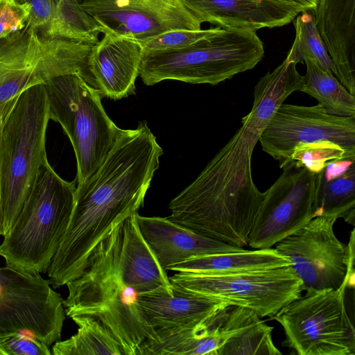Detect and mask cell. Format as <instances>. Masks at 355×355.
<instances>
[{
    "label": "cell",
    "instance_id": "obj_14",
    "mask_svg": "<svg viewBox=\"0 0 355 355\" xmlns=\"http://www.w3.org/2000/svg\"><path fill=\"white\" fill-rule=\"evenodd\" d=\"M102 33L144 42L175 30H201L182 0H80Z\"/></svg>",
    "mask_w": 355,
    "mask_h": 355
},
{
    "label": "cell",
    "instance_id": "obj_26",
    "mask_svg": "<svg viewBox=\"0 0 355 355\" xmlns=\"http://www.w3.org/2000/svg\"><path fill=\"white\" fill-rule=\"evenodd\" d=\"M304 62L306 70L300 91L315 98L329 114L355 117V96L331 72L323 70L311 59Z\"/></svg>",
    "mask_w": 355,
    "mask_h": 355
},
{
    "label": "cell",
    "instance_id": "obj_2",
    "mask_svg": "<svg viewBox=\"0 0 355 355\" xmlns=\"http://www.w3.org/2000/svg\"><path fill=\"white\" fill-rule=\"evenodd\" d=\"M122 223L94 249L81 274L66 284L63 305L71 318L84 315L98 319L114 336L123 355H144L156 336L141 307L140 294L122 275Z\"/></svg>",
    "mask_w": 355,
    "mask_h": 355
},
{
    "label": "cell",
    "instance_id": "obj_37",
    "mask_svg": "<svg viewBox=\"0 0 355 355\" xmlns=\"http://www.w3.org/2000/svg\"><path fill=\"white\" fill-rule=\"evenodd\" d=\"M2 1V0H0V3Z\"/></svg>",
    "mask_w": 355,
    "mask_h": 355
},
{
    "label": "cell",
    "instance_id": "obj_18",
    "mask_svg": "<svg viewBox=\"0 0 355 355\" xmlns=\"http://www.w3.org/2000/svg\"><path fill=\"white\" fill-rule=\"evenodd\" d=\"M355 0H318L315 26L336 70V77L355 96Z\"/></svg>",
    "mask_w": 355,
    "mask_h": 355
},
{
    "label": "cell",
    "instance_id": "obj_22",
    "mask_svg": "<svg viewBox=\"0 0 355 355\" xmlns=\"http://www.w3.org/2000/svg\"><path fill=\"white\" fill-rule=\"evenodd\" d=\"M222 329L225 342L218 355L282 354L272 340L273 327L251 309L230 305Z\"/></svg>",
    "mask_w": 355,
    "mask_h": 355
},
{
    "label": "cell",
    "instance_id": "obj_19",
    "mask_svg": "<svg viewBox=\"0 0 355 355\" xmlns=\"http://www.w3.org/2000/svg\"><path fill=\"white\" fill-rule=\"evenodd\" d=\"M139 303L155 334L160 330L198 325L222 307L230 305L175 287H173V295L166 293L141 294Z\"/></svg>",
    "mask_w": 355,
    "mask_h": 355
},
{
    "label": "cell",
    "instance_id": "obj_31",
    "mask_svg": "<svg viewBox=\"0 0 355 355\" xmlns=\"http://www.w3.org/2000/svg\"><path fill=\"white\" fill-rule=\"evenodd\" d=\"M49 346L21 332L0 333V355H51Z\"/></svg>",
    "mask_w": 355,
    "mask_h": 355
},
{
    "label": "cell",
    "instance_id": "obj_29",
    "mask_svg": "<svg viewBox=\"0 0 355 355\" xmlns=\"http://www.w3.org/2000/svg\"><path fill=\"white\" fill-rule=\"evenodd\" d=\"M336 159H349L340 146L324 140L299 144L286 162L292 161L296 166L317 174L323 171L328 162Z\"/></svg>",
    "mask_w": 355,
    "mask_h": 355
},
{
    "label": "cell",
    "instance_id": "obj_21",
    "mask_svg": "<svg viewBox=\"0 0 355 355\" xmlns=\"http://www.w3.org/2000/svg\"><path fill=\"white\" fill-rule=\"evenodd\" d=\"M230 306L198 325L155 331L156 340L145 348L144 355H218L225 342L222 325Z\"/></svg>",
    "mask_w": 355,
    "mask_h": 355
},
{
    "label": "cell",
    "instance_id": "obj_28",
    "mask_svg": "<svg viewBox=\"0 0 355 355\" xmlns=\"http://www.w3.org/2000/svg\"><path fill=\"white\" fill-rule=\"evenodd\" d=\"M310 11L302 12L296 18L294 23L295 38L285 60L297 64L304 63V60L309 58L336 76L335 66L315 26L313 11Z\"/></svg>",
    "mask_w": 355,
    "mask_h": 355
},
{
    "label": "cell",
    "instance_id": "obj_7",
    "mask_svg": "<svg viewBox=\"0 0 355 355\" xmlns=\"http://www.w3.org/2000/svg\"><path fill=\"white\" fill-rule=\"evenodd\" d=\"M93 45L47 36L27 24L0 39V106L29 87L64 74L79 73L96 87L88 68Z\"/></svg>",
    "mask_w": 355,
    "mask_h": 355
},
{
    "label": "cell",
    "instance_id": "obj_16",
    "mask_svg": "<svg viewBox=\"0 0 355 355\" xmlns=\"http://www.w3.org/2000/svg\"><path fill=\"white\" fill-rule=\"evenodd\" d=\"M202 24L256 31L289 24L300 13L277 0H182Z\"/></svg>",
    "mask_w": 355,
    "mask_h": 355
},
{
    "label": "cell",
    "instance_id": "obj_33",
    "mask_svg": "<svg viewBox=\"0 0 355 355\" xmlns=\"http://www.w3.org/2000/svg\"><path fill=\"white\" fill-rule=\"evenodd\" d=\"M26 3L30 8L27 25L37 31L44 32L49 25L54 13V0H17Z\"/></svg>",
    "mask_w": 355,
    "mask_h": 355
},
{
    "label": "cell",
    "instance_id": "obj_36",
    "mask_svg": "<svg viewBox=\"0 0 355 355\" xmlns=\"http://www.w3.org/2000/svg\"><path fill=\"white\" fill-rule=\"evenodd\" d=\"M4 105L0 106V129L1 125V117H2V110ZM0 236H3V229H2V220H1V171H0Z\"/></svg>",
    "mask_w": 355,
    "mask_h": 355
},
{
    "label": "cell",
    "instance_id": "obj_3",
    "mask_svg": "<svg viewBox=\"0 0 355 355\" xmlns=\"http://www.w3.org/2000/svg\"><path fill=\"white\" fill-rule=\"evenodd\" d=\"M50 120L44 84L25 89L3 107L0 129L3 236L16 220L42 166L48 160L46 133Z\"/></svg>",
    "mask_w": 355,
    "mask_h": 355
},
{
    "label": "cell",
    "instance_id": "obj_30",
    "mask_svg": "<svg viewBox=\"0 0 355 355\" xmlns=\"http://www.w3.org/2000/svg\"><path fill=\"white\" fill-rule=\"evenodd\" d=\"M218 27L207 30H175L168 31L140 42L144 52L176 50L187 47L213 33Z\"/></svg>",
    "mask_w": 355,
    "mask_h": 355
},
{
    "label": "cell",
    "instance_id": "obj_25",
    "mask_svg": "<svg viewBox=\"0 0 355 355\" xmlns=\"http://www.w3.org/2000/svg\"><path fill=\"white\" fill-rule=\"evenodd\" d=\"M71 319L78 326L76 334L58 340L52 347L53 355H123L114 336L98 319L76 315Z\"/></svg>",
    "mask_w": 355,
    "mask_h": 355
},
{
    "label": "cell",
    "instance_id": "obj_11",
    "mask_svg": "<svg viewBox=\"0 0 355 355\" xmlns=\"http://www.w3.org/2000/svg\"><path fill=\"white\" fill-rule=\"evenodd\" d=\"M279 167L283 171L263 192L250 233L248 245L252 249L272 248L313 218L317 174L292 161L282 162Z\"/></svg>",
    "mask_w": 355,
    "mask_h": 355
},
{
    "label": "cell",
    "instance_id": "obj_6",
    "mask_svg": "<svg viewBox=\"0 0 355 355\" xmlns=\"http://www.w3.org/2000/svg\"><path fill=\"white\" fill-rule=\"evenodd\" d=\"M44 85L50 119L59 123L70 139L76 180L83 183L102 164L123 130L105 112L99 90L79 73L59 76Z\"/></svg>",
    "mask_w": 355,
    "mask_h": 355
},
{
    "label": "cell",
    "instance_id": "obj_1",
    "mask_svg": "<svg viewBox=\"0 0 355 355\" xmlns=\"http://www.w3.org/2000/svg\"><path fill=\"white\" fill-rule=\"evenodd\" d=\"M303 76L284 60L254 87L250 112L198 177L169 202V218L198 234L236 247L248 246L264 193L254 184L252 156L275 110L300 91Z\"/></svg>",
    "mask_w": 355,
    "mask_h": 355
},
{
    "label": "cell",
    "instance_id": "obj_20",
    "mask_svg": "<svg viewBox=\"0 0 355 355\" xmlns=\"http://www.w3.org/2000/svg\"><path fill=\"white\" fill-rule=\"evenodd\" d=\"M136 214L122 223L120 262L123 277L140 295L151 293L173 295V287L166 270L144 239Z\"/></svg>",
    "mask_w": 355,
    "mask_h": 355
},
{
    "label": "cell",
    "instance_id": "obj_34",
    "mask_svg": "<svg viewBox=\"0 0 355 355\" xmlns=\"http://www.w3.org/2000/svg\"><path fill=\"white\" fill-rule=\"evenodd\" d=\"M354 160L336 159L327 162L322 171V177L325 181H329L345 173L352 164Z\"/></svg>",
    "mask_w": 355,
    "mask_h": 355
},
{
    "label": "cell",
    "instance_id": "obj_15",
    "mask_svg": "<svg viewBox=\"0 0 355 355\" xmlns=\"http://www.w3.org/2000/svg\"><path fill=\"white\" fill-rule=\"evenodd\" d=\"M94 44L88 68L102 96L113 100L135 94L143 47L137 40L104 33Z\"/></svg>",
    "mask_w": 355,
    "mask_h": 355
},
{
    "label": "cell",
    "instance_id": "obj_24",
    "mask_svg": "<svg viewBox=\"0 0 355 355\" xmlns=\"http://www.w3.org/2000/svg\"><path fill=\"white\" fill-rule=\"evenodd\" d=\"M314 217L343 218L354 225L355 222V164L343 175L329 181L317 173L314 202Z\"/></svg>",
    "mask_w": 355,
    "mask_h": 355
},
{
    "label": "cell",
    "instance_id": "obj_8",
    "mask_svg": "<svg viewBox=\"0 0 355 355\" xmlns=\"http://www.w3.org/2000/svg\"><path fill=\"white\" fill-rule=\"evenodd\" d=\"M347 283L306 291L271 317L284 329L282 345L298 355H354L355 330L345 306Z\"/></svg>",
    "mask_w": 355,
    "mask_h": 355
},
{
    "label": "cell",
    "instance_id": "obj_32",
    "mask_svg": "<svg viewBox=\"0 0 355 355\" xmlns=\"http://www.w3.org/2000/svg\"><path fill=\"white\" fill-rule=\"evenodd\" d=\"M30 14L28 5L17 0L0 3V39L24 28Z\"/></svg>",
    "mask_w": 355,
    "mask_h": 355
},
{
    "label": "cell",
    "instance_id": "obj_4",
    "mask_svg": "<svg viewBox=\"0 0 355 355\" xmlns=\"http://www.w3.org/2000/svg\"><path fill=\"white\" fill-rule=\"evenodd\" d=\"M76 190L75 181L63 180L48 160L43 164L0 245L6 266L30 274L47 271L69 223Z\"/></svg>",
    "mask_w": 355,
    "mask_h": 355
},
{
    "label": "cell",
    "instance_id": "obj_5",
    "mask_svg": "<svg viewBox=\"0 0 355 355\" xmlns=\"http://www.w3.org/2000/svg\"><path fill=\"white\" fill-rule=\"evenodd\" d=\"M263 55L256 31L218 27L187 47L144 52L139 76L148 86L166 80L216 85L253 69Z\"/></svg>",
    "mask_w": 355,
    "mask_h": 355
},
{
    "label": "cell",
    "instance_id": "obj_35",
    "mask_svg": "<svg viewBox=\"0 0 355 355\" xmlns=\"http://www.w3.org/2000/svg\"><path fill=\"white\" fill-rule=\"evenodd\" d=\"M286 4L299 12L313 10L315 8L318 0H277Z\"/></svg>",
    "mask_w": 355,
    "mask_h": 355
},
{
    "label": "cell",
    "instance_id": "obj_17",
    "mask_svg": "<svg viewBox=\"0 0 355 355\" xmlns=\"http://www.w3.org/2000/svg\"><path fill=\"white\" fill-rule=\"evenodd\" d=\"M136 218L144 239L165 270L193 257L244 250L198 234L168 217L137 213Z\"/></svg>",
    "mask_w": 355,
    "mask_h": 355
},
{
    "label": "cell",
    "instance_id": "obj_23",
    "mask_svg": "<svg viewBox=\"0 0 355 355\" xmlns=\"http://www.w3.org/2000/svg\"><path fill=\"white\" fill-rule=\"evenodd\" d=\"M291 265L275 248L243 250L189 258L169 268L176 272L223 275Z\"/></svg>",
    "mask_w": 355,
    "mask_h": 355
},
{
    "label": "cell",
    "instance_id": "obj_13",
    "mask_svg": "<svg viewBox=\"0 0 355 355\" xmlns=\"http://www.w3.org/2000/svg\"><path fill=\"white\" fill-rule=\"evenodd\" d=\"M331 141L355 160V117L331 115L320 105L282 103L263 129L262 150L280 163L289 159L300 143Z\"/></svg>",
    "mask_w": 355,
    "mask_h": 355
},
{
    "label": "cell",
    "instance_id": "obj_27",
    "mask_svg": "<svg viewBox=\"0 0 355 355\" xmlns=\"http://www.w3.org/2000/svg\"><path fill=\"white\" fill-rule=\"evenodd\" d=\"M53 18L43 34L51 37L96 44L101 26L81 6L78 0H54Z\"/></svg>",
    "mask_w": 355,
    "mask_h": 355
},
{
    "label": "cell",
    "instance_id": "obj_10",
    "mask_svg": "<svg viewBox=\"0 0 355 355\" xmlns=\"http://www.w3.org/2000/svg\"><path fill=\"white\" fill-rule=\"evenodd\" d=\"M51 286L40 274L0 268V333L28 334L49 347L59 340L65 312Z\"/></svg>",
    "mask_w": 355,
    "mask_h": 355
},
{
    "label": "cell",
    "instance_id": "obj_9",
    "mask_svg": "<svg viewBox=\"0 0 355 355\" xmlns=\"http://www.w3.org/2000/svg\"><path fill=\"white\" fill-rule=\"evenodd\" d=\"M173 287L252 310L270 318L302 295L301 279L291 265L223 275L176 272Z\"/></svg>",
    "mask_w": 355,
    "mask_h": 355
},
{
    "label": "cell",
    "instance_id": "obj_12",
    "mask_svg": "<svg viewBox=\"0 0 355 355\" xmlns=\"http://www.w3.org/2000/svg\"><path fill=\"white\" fill-rule=\"evenodd\" d=\"M336 220L314 217L275 244L301 279L303 291L337 289L348 280L349 246L335 235Z\"/></svg>",
    "mask_w": 355,
    "mask_h": 355
}]
</instances>
